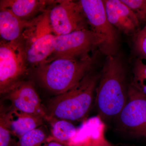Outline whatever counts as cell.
Masks as SVG:
<instances>
[{
    "label": "cell",
    "instance_id": "52a82bcc",
    "mask_svg": "<svg viewBox=\"0 0 146 146\" xmlns=\"http://www.w3.org/2000/svg\"><path fill=\"white\" fill-rule=\"evenodd\" d=\"M91 30L104 40L100 50L106 56L116 55L119 37L116 28L108 19L103 0L79 1Z\"/></svg>",
    "mask_w": 146,
    "mask_h": 146
},
{
    "label": "cell",
    "instance_id": "7a4b0ae2",
    "mask_svg": "<svg viewBox=\"0 0 146 146\" xmlns=\"http://www.w3.org/2000/svg\"><path fill=\"white\" fill-rule=\"evenodd\" d=\"M100 76L93 69L72 89L56 95L46 108L48 116L72 122L85 119L92 107Z\"/></svg>",
    "mask_w": 146,
    "mask_h": 146
},
{
    "label": "cell",
    "instance_id": "ac0fdd59",
    "mask_svg": "<svg viewBox=\"0 0 146 146\" xmlns=\"http://www.w3.org/2000/svg\"><path fill=\"white\" fill-rule=\"evenodd\" d=\"M134 52L141 60H146V25L133 36Z\"/></svg>",
    "mask_w": 146,
    "mask_h": 146
},
{
    "label": "cell",
    "instance_id": "5b68a950",
    "mask_svg": "<svg viewBox=\"0 0 146 146\" xmlns=\"http://www.w3.org/2000/svg\"><path fill=\"white\" fill-rule=\"evenodd\" d=\"M29 66L19 40L0 43V94H8L25 81Z\"/></svg>",
    "mask_w": 146,
    "mask_h": 146
},
{
    "label": "cell",
    "instance_id": "3957f363",
    "mask_svg": "<svg viewBox=\"0 0 146 146\" xmlns=\"http://www.w3.org/2000/svg\"><path fill=\"white\" fill-rule=\"evenodd\" d=\"M94 58H57L46 61L36 68L35 76L47 90L56 95L63 94L79 83L93 70Z\"/></svg>",
    "mask_w": 146,
    "mask_h": 146
},
{
    "label": "cell",
    "instance_id": "ffe728a7",
    "mask_svg": "<svg viewBox=\"0 0 146 146\" xmlns=\"http://www.w3.org/2000/svg\"><path fill=\"white\" fill-rule=\"evenodd\" d=\"M0 115V146H11V133L3 117Z\"/></svg>",
    "mask_w": 146,
    "mask_h": 146
},
{
    "label": "cell",
    "instance_id": "44dd1931",
    "mask_svg": "<svg viewBox=\"0 0 146 146\" xmlns=\"http://www.w3.org/2000/svg\"><path fill=\"white\" fill-rule=\"evenodd\" d=\"M44 146H65L63 145L62 144L55 141H50Z\"/></svg>",
    "mask_w": 146,
    "mask_h": 146
},
{
    "label": "cell",
    "instance_id": "8992f818",
    "mask_svg": "<svg viewBox=\"0 0 146 146\" xmlns=\"http://www.w3.org/2000/svg\"><path fill=\"white\" fill-rule=\"evenodd\" d=\"M103 42L102 38L90 28L58 35L52 53L44 62L57 58L78 59L88 57L91 52L98 48L100 49Z\"/></svg>",
    "mask_w": 146,
    "mask_h": 146
},
{
    "label": "cell",
    "instance_id": "8fae6325",
    "mask_svg": "<svg viewBox=\"0 0 146 146\" xmlns=\"http://www.w3.org/2000/svg\"><path fill=\"white\" fill-rule=\"evenodd\" d=\"M103 1L108 19L115 28L129 36H133L140 30L138 18L122 0Z\"/></svg>",
    "mask_w": 146,
    "mask_h": 146
},
{
    "label": "cell",
    "instance_id": "30bf717a",
    "mask_svg": "<svg viewBox=\"0 0 146 146\" xmlns=\"http://www.w3.org/2000/svg\"><path fill=\"white\" fill-rule=\"evenodd\" d=\"M5 99L10 101L11 107L23 112L41 116L48 121L50 117L33 83L25 81L8 94Z\"/></svg>",
    "mask_w": 146,
    "mask_h": 146
},
{
    "label": "cell",
    "instance_id": "9c48e42d",
    "mask_svg": "<svg viewBox=\"0 0 146 146\" xmlns=\"http://www.w3.org/2000/svg\"><path fill=\"white\" fill-rule=\"evenodd\" d=\"M127 102L118 117L129 132L146 139V96L129 86Z\"/></svg>",
    "mask_w": 146,
    "mask_h": 146
},
{
    "label": "cell",
    "instance_id": "277c9868",
    "mask_svg": "<svg viewBox=\"0 0 146 146\" xmlns=\"http://www.w3.org/2000/svg\"><path fill=\"white\" fill-rule=\"evenodd\" d=\"M57 36L50 23L48 8L31 20L19 39L29 67L36 68L47 60Z\"/></svg>",
    "mask_w": 146,
    "mask_h": 146
},
{
    "label": "cell",
    "instance_id": "9a60e30c",
    "mask_svg": "<svg viewBox=\"0 0 146 146\" xmlns=\"http://www.w3.org/2000/svg\"><path fill=\"white\" fill-rule=\"evenodd\" d=\"M53 138L60 142H66L75 134L76 127L72 122L50 117Z\"/></svg>",
    "mask_w": 146,
    "mask_h": 146
},
{
    "label": "cell",
    "instance_id": "6da1fadb",
    "mask_svg": "<svg viewBox=\"0 0 146 146\" xmlns=\"http://www.w3.org/2000/svg\"><path fill=\"white\" fill-rule=\"evenodd\" d=\"M125 66L119 56H106L96 89L95 104L105 119L117 118L128 100Z\"/></svg>",
    "mask_w": 146,
    "mask_h": 146
},
{
    "label": "cell",
    "instance_id": "7c38bea8",
    "mask_svg": "<svg viewBox=\"0 0 146 146\" xmlns=\"http://www.w3.org/2000/svg\"><path fill=\"white\" fill-rule=\"evenodd\" d=\"M1 115L11 134L18 139L29 131L43 125L45 120L41 116L23 112L11 106L6 111L1 106Z\"/></svg>",
    "mask_w": 146,
    "mask_h": 146
},
{
    "label": "cell",
    "instance_id": "2e32d148",
    "mask_svg": "<svg viewBox=\"0 0 146 146\" xmlns=\"http://www.w3.org/2000/svg\"><path fill=\"white\" fill-rule=\"evenodd\" d=\"M46 132L42 126L33 129L24 134L14 146H44L48 143Z\"/></svg>",
    "mask_w": 146,
    "mask_h": 146
},
{
    "label": "cell",
    "instance_id": "e0dca14e",
    "mask_svg": "<svg viewBox=\"0 0 146 146\" xmlns=\"http://www.w3.org/2000/svg\"><path fill=\"white\" fill-rule=\"evenodd\" d=\"M133 78L131 85L146 96V64L137 58L133 68Z\"/></svg>",
    "mask_w": 146,
    "mask_h": 146
},
{
    "label": "cell",
    "instance_id": "d6986e66",
    "mask_svg": "<svg viewBox=\"0 0 146 146\" xmlns=\"http://www.w3.org/2000/svg\"><path fill=\"white\" fill-rule=\"evenodd\" d=\"M131 9L140 23L146 25V0H122Z\"/></svg>",
    "mask_w": 146,
    "mask_h": 146
},
{
    "label": "cell",
    "instance_id": "ba28073f",
    "mask_svg": "<svg viewBox=\"0 0 146 146\" xmlns=\"http://www.w3.org/2000/svg\"><path fill=\"white\" fill-rule=\"evenodd\" d=\"M48 11L50 23L57 36L89 28L87 19L79 1H54L48 7Z\"/></svg>",
    "mask_w": 146,
    "mask_h": 146
},
{
    "label": "cell",
    "instance_id": "4fadbf2b",
    "mask_svg": "<svg viewBox=\"0 0 146 146\" xmlns=\"http://www.w3.org/2000/svg\"><path fill=\"white\" fill-rule=\"evenodd\" d=\"M54 1L1 0L0 7L7 9L18 18L30 21L47 10Z\"/></svg>",
    "mask_w": 146,
    "mask_h": 146
},
{
    "label": "cell",
    "instance_id": "5bb4252c",
    "mask_svg": "<svg viewBox=\"0 0 146 146\" xmlns=\"http://www.w3.org/2000/svg\"><path fill=\"white\" fill-rule=\"evenodd\" d=\"M0 8V35L3 41L10 42L19 40L31 20L23 21L9 9Z\"/></svg>",
    "mask_w": 146,
    "mask_h": 146
}]
</instances>
